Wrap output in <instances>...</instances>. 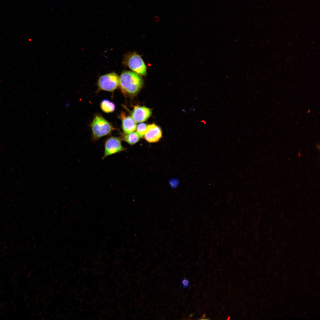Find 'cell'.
Returning a JSON list of instances; mask_svg holds the SVG:
<instances>
[{"label": "cell", "instance_id": "obj_7", "mask_svg": "<svg viewBox=\"0 0 320 320\" xmlns=\"http://www.w3.org/2000/svg\"><path fill=\"white\" fill-rule=\"evenodd\" d=\"M150 109L145 106H135L131 113V117L136 123L144 122L151 116Z\"/></svg>", "mask_w": 320, "mask_h": 320}, {"label": "cell", "instance_id": "obj_10", "mask_svg": "<svg viewBox=\"0 0 320 320\" xmlns=\"http://www.w3.org/2000/svg\"><path fill=\"white\" fill-rule=\"evenodd\" d=\"M100 106L102 111L106 113L113 112L115 109L114 104L108 100H104L100 103Z\"/></svg>", "mask_w": 320, "mask_h": 320}, {"label": "cell", "instance_id": "obj_8", "mask_svg": "<svg viewBox=\"0 0 320 320\" xmlns=\"http://www.w3.org/2000/svg\"><path fill=\"white\" fill-rule=\"evenodd\" d=\"M122 121V128L125 134L134 132L136 129V122L131 116H126L125 113H121L119 116Z\"/></svg>", "mask_w": 320, "mask_h": 320}, {"label": "cell", "instance_id": "obj_9", "mask_svg": "<svg viewBox=\"0 0 320 320\" xmlns=\"http://www.w3.org/2000/svg\"><path fill=\"white\" fill-rule=\"evenodd\" d=\"M140 138L137 132H133L123 135L122 139L129 145H132L137 143L140 140Z\"/></svg>", "mask_w": 320, "mask_h": 320}, {"label": "cell", "instance_id": "obj_5", "mask_svg": "<svg viewBox=\"0 0 320 320\" xmlns=\"http://www.w3.org/2000/svg\"><path fill=\"white\" fill-rule=\"evenodd\" d=\"M126 148L122 145L120 139L118 137H111L105 141L104 151L102 159L108 156L125 151Z\"/></svg>", "mask_w": 320, "mask_h": 320}, {"label": "cell", "instance_id": "obj_2", "mask_svg": "<svg viewBox=\"0 0 320 320\" xmlns=\"http://www.w3.org/2000/svg\"><path fill=\"white\" fill-rule=\"evenodd\" d=\"M93 138L94 140L110 134L114 129L111 124L102 116L97 115L91 125Z\"/></svg>", "mask_w": 320, "mask_h": 320}, {"label": "cell", "instance_id": "obj_1", "mask_svg": "<svg viewBox=\"0 0 320 320\" xmlns=\"http://www.w3.org/2000/svg\"><path fill=\"white\" fill-rule=\"evenodd\" d=\"M143 81L140 75L130 71H123L119 77V86L122 93L133 97L142 88Z\"/></svg>", "mask_w": 320, "mask_h": 320}, {"label": "cell", "instance_id": "obj_6", "mask_svg": "<svg viewBox=\"0 0 320 320\" xmlns=\"http://www.w3.org/2000/svg\"><path fill=\"white\" fill-rule=\"evenodd\" d=\"M146 140L148 142L153 143L157 142L162 136V131L160 128L154 124L147 126L144 135Z\"/></svg>", "mask_w": 320, "mask_h": 320}, {"label": "cell", "instance_id": "obj_12", "mask_svg": "<svg viewBox=\"0 0 320 320\" xmlns=\"http://www.w3.org/2000/svg\"><path fill=\"white\" fill-rule=\"evenodd\" d=\"M181 284L183 288H187L190 286V282L188 279L185 278L183 279L181 282Z\"/></svg>", "mask_w": 320, "mask_h": 320}, {"label": "cell", "instance_id": "obj_11", "mask_svg": "<svg viewBox=\"0 0 320 320\" xmlns=\"http://www.w3.org/2000/svg\"><path fill=\"white\" fill-rule=\"evenodd\" d=\"M147 125L144 123L138 124L136 126V132L140 137H143L145 132Z\"/></svg>", "mask_w": 320, "mask_h": 320}, {"label": "cell", "instance_id": "obj_4", "mask_svg": "<svg viewBox=\"0 0 320 320\" xmlns=\"http://www.w3.org/2000/svg\"><path fill=\"white\" fill-rule=\"evenodd\" d=\"M119 77L113 72L103 75L98 79L97 85L99 90L113 92L119 86Z\"/></svg>", "mask_w": 320, "mask_h": 320}, {"label": "cell", "instance_id": "obj_3", "mask_svg": "<svg viewBox=\"0 0 320 320\" xmlns=\"http://www.w3.org/2000/svg\"><path fill=\"white\" fill-rule=\"evenodd\" d=\"M124 63L135 73L141 75L147 74L146 66L142 58L135 52L127 55L124 60Z\"/></svg>", "mask_w": 320, "mask_h": 320}]
</instances>
